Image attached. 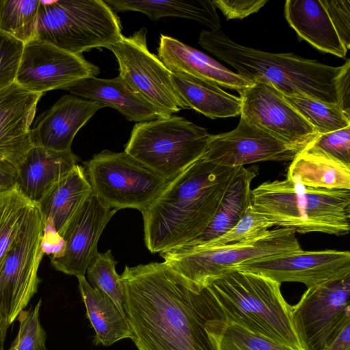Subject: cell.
Masks as SVG:
<instances>
[{"label": "cell", "mask_w": 350, "mask_h": 350, "mask_svg": "<svg viewBox=\"0 0 350 350\" xmlns=\"http://www.w3.org/2000/svg\"><path fill=\"white\" fill-rule=\"evenodd\" d=\"M124 312L138 350H219L227 323L208 286L165 262L126 266Z\"/></svg>", "instance_id": "obj_1"}, {"label": "cell", "mask_w": 350, "mask_h": 350, "mask_svg": "<svg viewBox=\"0 0 350 350\" xmlns=\"http://www.w3.org/2000/svg\"><path fill=\"white\" fill-rule=\"evenodd\" d=\"M239 167L221 166L202 156L170 180L142 213L148 250L160 253L200 235Z\"/></svg>", "instance_id": "obj_2"}, {"label": "cell", "mask_w": 350, "mask_h": 350, "mask_svg": "<svg viewBox=\"0 0 350 350\" xmlns=\"http://www.w3.org/2000/svg\"><path fill=\"white\" fill-rule=\"evenodd\" d=\"M198 43L252 83H267L283 95H301L339 106L338 81L345 64L334 67L290 53L259 51L234 42L221 29L201 31Z\"/></svg>", "instance_id": "obj_3"}, {"label": "cell", "mask_w": 350, "mask_h": 350, "mask_svg": "<svg viewBox=\"0 0 350 350\" xmlns=\"http://www.w3.org/2000/svg\"><path fill=\"white\" fill-rule=\"evenodd\" d=\"M281 284L257 273L234 270L208 286L227 324L237 325L278 344L303 350L296 334L292 306Z\"/></svg>", "instance_id": "obj_4"}, {"label": "cell", "mask_w": 350, "mask_h": 350, "mask_svg": "<svg viewBox=\"0 0 350 350\" xmlns=\"http://www.w3.org/2000/svg\"><path fill=\"white\" fill-rule=\"evenodd\" d=\"M254 208L274 226L306 234L343 236L350 230V190L312 188L288 179L252 191Z\"/></svg>", "instance_id": "obj_5"}, {"label": "cell", "mask_w": 350, "mask_h": 350, "mask_svg": "<svg viewBox=\"0 0 350 350\" xmlns=\"http://www.w3.org/2000/svg\"><path fill=\"white\" fill-rule=\"evenodd\" d=\"M104 0H40L36 38L75 54L106 48L122 36Z\"/></svg>", "instance_id": "obj_6"}, {"label": "cell", "mask_w": 350, "mask_h": 350, "mask_svg": "<svg viewBox=\"0 0 350 350\" xmlns=\"http://www.w3.org/2000/svg\"><path fill=\"white\" fill-rule=\"evenodd\" d=\"M301 250L293 230L277 228L246 241L217 247L184 245L159 254L173 270L203 288L243 262Z\"/></svg>", "instance_id": "obj_7"}, {"label": "cell", "mask_w": 350, "mask_h": 350, "mask_svg": "<svg viewBox=\"0 0 350 350\" xmlns=\"http://www.w3.org/2000/svg\"><path fill=\"white\" fill-rule=\"evenodd\" d=\"M177 116L136 123L124 152L170 181L200 158L212 137Z\"/></svg>", "instance_id": "obj_8"}, {"label": "cell", "mask_w": 350, "mask_h": 350, "mask_svg": "<svg viewBox=\"0 0 350 350\" xmlns=\"http://www.w3.org/2000/svg\"><path fill=\"white\" fill-rule=\"evenodd\" d=\"M83 167L93 193L117 211L129 208L142 213L170 182L124 151L104 150Z\"/></svg>", "instance_id": "obj_9"}, {"label": "cell", "mask_w": 350, "mask_h": 350, "mask_svg": "<svg viewBox=\"0 0 350 350\" xmlns=\"http://www.w3.org/2000/svg\"><path fill=\"white\" fill-rule=\"evenodd\" d=\"M147 29L141 28L107 48L116 58L119 76L159 118H168L187 109L172 80V72L147 46Z\"/></svg>", "instance_id": "obj_10"}, {"label": "cell", "mask_w": 350, "mask_h": 350, "mask_svg": "<svg viewBox=\"0 0 350 350\" xmlns=\"http://www.w3.org/2000/svg\"><path fill=\"white\" fill-rule=\"evenodd\" d=\"M43 234L42 216L34 204L0 265V312L10 325L38 291Z\"/></svg>", "instance_id": "obj_11"}, {"label": "cell", "mask_w": 350, "mask_h": 350, "mask_svg": "<svg viewBox=\"0 0 350 350\" xmlns=\"http://www.w3.org/2000/svg\"><path fill=\"white\" fill-rule=\"evenodd\" d=\"M350 275L308 288L292 306L294 327L303 350H327L350 323Z\"/></svg>", "instance_id": "obj_12"}, {"label": "cell", "mask_w": 350, "mask_h": 350, "mask_svg": "<svg viewBox=\"0 0 350 350\" xmlns=\"http://www.w3.org/2000/svg\"><path fill=\"white\" fill-rule=\"evenodd\" d=\"M99 68L75 54L34 38L24 44L15 83L38 94L66 90L77 81L96 77Z\"/></svg>", "instance_id": "obj_13"}, {"label": "cell", "mask_w": 350, "mask_h": 350, "mask_svg": "<svg viewBox=\"0 0 350 350\" xmlns=\"http://www.w3.org/2000/svg\"><path fill=\"white\" fill-rule=\"evenodd\" d=\"M239 93L241 117L278 139L303 151L318 135L271 84L256 81Z\"/></svg>", "instance_id": "obj_14"}, {"label": "cell", "mask_w": 350, "mask_h": 350, "mask_svg": "<svg viewBox=\"0 0 350 350\" xmlns=\"http://www.w3.org/2000/svg\"><path fill=\"white\" fill-rule=\"evenodd\" d=\"M267 277L279 283L301 282L308 288L350 275V252L300 250L241 263L235 270Z\"/></svg>", "instance_id": "obj_15"}, {"label": "cell", "mask_w": 350, "mask_h": 350, "mask_svg": "<svg viewBox=\"0 0 350 350\" xmlns=\"http://www.w3.org/2000/svg\"><path fill=\"white\" fill-rule=\"evenodd\" d=\"M301 152L241 117L232 131L212 135L202 157L221 166L239 167L260 161H291Z\"/></svg>", "instance_id": "obj_16"}, {"label": "cell", "mask_w": 350, "mask_h": 350, "mask_svg": "<svg viewBox=\"0 0 350 350\" xmlns=\"http://www.w3.org/2000/svg\"><path fill=\"white\" fill-rule=\"evenodd\" d=\"M116 212L92 191L62 234L64 245L59 254L51 256L52 266L67 275L85 276L98 253L99 238Z\"/></svg>", "instance_id": "obj_17"}, {"label": "cell", "mask_w": 350, "mask_h": 350, "mask_svg": "<svg viewBox=\"0 0 350 350\" xmlns=\"http://www.w3.org/2000/svg\"><path fill=\"white\" fill-rule=\"evenodd\" d=\"M42 95L16 83L0 90V156L16 167L33 146L30 127Z\"/></svg>", "instance_id": "obj_18"}, {"label": "cell", "mask_w": 350, "mask_h": 350, "mask_svg": "<svg viewBox=\"0 0 350 350\" xmlns=\"http://www.w3.org/2000/svg\"><path fill=\"white\" fill-rule=\"evenodd\" d=\"M96 101L66 94L44 111L31 129L33 146L58 152L71 150L75 136L100 109Z\"/></svg>", "instance_id": "obj_19"}, {"label": "cell", "mask_w": 350, "mask_h": 350, "mask_svg": "<svg viewBox=\"0 0 350 350\" xmlns=\"http://www.w3.org/2000/svg\"><path fill=\"white\" fill-rule=\"evenodd\" d=\"M157 51L158 57L172 73H183L206 79L238 92L253 83L174 38L161 35Z\"/></svg>", "instance_id": "obj_20"}, {"label": "cell", "mask_w": 350, "mask_h": 350, "mask_svg": "<svg viewBox=\"0 0 350 350\" xmlns=\"http://www.w3.org/2000/svg\"><path fill=\"white\" fill-rule=\"evenodd\" d=\"M92 189L85 168L79 164L55 183L36 204L41 213L44 230H53L61 237Z\"/></svg>", "instance_id": "obj_21"}, {"label": "cell", "mask_w": 350, "mask_h": 350, "mask_svg": "<svg viewBox=\"0 0 350 350\" xmlns=\"http://www.w3.org/2000/svg\"><path fill=\"white\" fill-rule=\"evenodd\" d=\"M72 150L58 152L33 146L16 167V185L38 204L49 188L78 164Z\"/></svg>", "instance_id": "obj_22"}, {"label": "cell", "mask_w": 350, "mask_h": 350, "mask_svg": "<svg viewBox=\"0 0 350 350\" xmlns=\"http://www.w3.org/2000/svg\"><path fill=\"white\" fill-rule=\"evenodd\" d=\"M72 95L98 102L118 111L127 120L143 122L160 118L155 110L136 94L118 75L113 79H83L66 89Z\"/></svg>", "instance_id": "obj_23"}, {"label": "cell", "mask_w": 350, "mask_h": 350, "mask_svg": "<svg viewBox=\"0 0 350 350\" xmlns=\"http://www.w3.org/2000/svg\"><path fill=\"white\" fill-rule=\"evenodd\" d=\"M284 15L301 40L322 52L345 57L347 51L320 0H287Z\"/></svg>", "instance_id": "obj_24"}, {"label": "cell", "mask_w": 350, "mask_h": 350, "mask_svg": "<svg viewBox=\"0 0 350 350\" xmlns=\"http://www.w3.org/2000/svg\"><path fill=\"white\" fill-rule=\"evenodd\" d=\"M172 80L187 109L212 119L234 117L241 113L240 98L225 92L213 82L183 73H172Z\"/></svg>", "instance_id": "obj_25"}, {"label": "cell", "mask_w": 350, "mask_h": 350, "mask_svg": "<svg viewBox=\"0 0 350 350\" xmlns=\"http://www.w3.org/2000/svg\"><path fill=\"white\" fill-rule=\"evenodd\" d=\"M256 172L253 167H239L208 226L200 235L185 245L206 243L225 234L241 219L252 205L251 185Z\"/></svg>", "instance_id": "obj_26"}, {"label": "cell", "mask_w": 350, "mask_h": 350, "mask_svg": "<svg viewBox=\"0 0 350 350\" xmlns=\"http://www.w3.org/2000/svg\"><path fill=\"white\" fill-rule=\"evenodd\" d=\"M77 278L86 317L95 332L94 343L108 347L122 339H131V332L125 314L113 300L103 291L92 287L85 276Z\"/></svg>", "instance_id": "obj_27"}, {"label": "cell", "mask_w": 350, "mask_h": 350, "mask_svg": "<svg viewBox=\"0 0 350 350\" xmlns=\"http://www.w3.org/2000/svg\"><path fill=\"white\" fill-rule=\"evenodd\" d=\"M115 12L133 11L152 21L164 17L193 20L212 31L220 30L221 23L211 0H104Z\"/></svg>", "instance_id": "obj_28"}, {"label": "cell", "mask_w": 350, "mask_h": 350, "mask_svg": "<svg viewBox=\"0 0 350 350\" xmlns=\"http://www.w3.org/2000/svg\"><path fill=\"white\" fill-rule=\"evenodd\" d=\"M286 178L312 188L350 190V165L301 151L291 161Z\"/></svg>", "instance_id": "obj_29"}, {"label": "cell", "mask_w": 350, "mask_h": 350, "mask_svg": "<svg viewBox=\"0 0 350 350\" xmlns=\"http://www.w3.org/2000/svg\"><path fill=\"white\" fill-rule=\"evenodd\" d=\"M34 204L16 185L0 192V265L23 230Z\"/></svg>", "instance_id": "obj_30"}, {"label": "cell", "mask_w": 350, "mask_h": 350, "mask_svg": "<svg viewBox=\"0 0 350 350\" xmlns=\"http://www.w3.org/2000/svg\"><path fill=\"white\" fill-rule=\"evenodd\" d=\"M40 0H0V31L23 44L36 38Z\"/></svg>", "instance_id": "obj_31"}, {"label": "cell", "mask_w": 350, "mask_h": 350, "mask_svg": "<svg viewBox=\"0 0 350 350\" xmlns=\"http://www.w3.org/2000/svg\"><path fill=\"white\" fill-rule=\"evenodd\" d=\"M283 96L314 128L318 135L350 126V117L338 105L327 103L301 95Z\"/></svg>", "instance_id": "obj_32"}, {"label": "cell", "mask_w": 350, "mask_h": 350, "mask_svg": "<svg viewBox=\"0 0 350 350\" xmlns=\"http://www.w3.org/2000/svg\"><path fill=\"white\" fill-rule=\"evenodd\" d=\"M117 263L111 250L98 252L88 265L86 273L89 284L105 293L124 314V287L120 275L116 271Z\"/></svg>", "instance_id": "obj_33"}, {"label": "cell", "mask_w": 350, "mask_h": 350, "mask_svg": "<svg viewBox=\"0 0 350 350\" xmlns=\"http://www.w3.org/2000/svg\"><path fill=\"white\" fill-rule=\"evenodd\" d=\"M273 226L270 220L251 205L241 219L230 230L214 240L197 246L217 247L246 241L265 234L270 227Z\"/></svg>", "instance_id": "obj_34"}, {"label": "cell", "mask_w": 350, "mask_h": 350, "mask_svg": "<svg viewBox=\"0 0 350 350\" xmlns=\"http://www.w3.org/2000/svg\"><path fill=\"white\" fill-rule=\"evenodd\" d=\"M41 299L33 307L22 310L17 317L19 329L9 350H46V332L40 324Z\"/></svg>", "instance_id": "obj_35"}, {"label": "cell", "mask_w": 350, "mask_h": 350, "mask_svg": "<svg viewBox=\"0 0 350 350\" xmlns=\"http://www.w3.org/2000/svg\"><path fill=\"white\" fill-rule=\"evenodd\" d=\"M303 151L350 165V126L318 135Z\"/></svg>", "instance_id": "obj_36"}, {"label": "cell", "mask_w": 350, "mask_h": 350, "mask_svg": "<svg viewBox=\"0 0 350 350\" xmlns=\"http://www.w3.org/2000/svg\"><path fill=\"white\" fill-rule=\"evenodd\" d=\"M219 350H294L254 334L237 325L226 324Z\"/></svg>", "instance_id": "obj_37"}, {"label": "cell", "mask_w": 350, "mask_h": 350, "mask_svg": "<svg viewBox=\"0 0 350 350\" xmlns=\"http://www.w3.org/2000/svg\"><path fill=\"white\" fill-rule=\"evenodd\" d=\"M23 46L0 31V90L15 83Z\"/></svg>", "instance_id": "obj_38"}, {"label": "cell", "mask_w": 350, "mask_h": 350, "mask_svg": "<svg viewBox=\"0 0 350 350\" xmlns=\"http://www.w3.org/2000/svg\"><path fill=\"white\" fill-rule=\"evenodd\" d=\"M338 37L347 51L350 47V1L321 0Z\"/></svg>", "instance_id": "obj_39"}, {"label": "cell", "mask_w": 350, "mask_h": 350, "mask_svg": "<svg viewBox=\"0 0 350 350\" xmlns=\"http://www.w3.org/2000/svg\"><path fill=\"white\" fill-rule=\"evenodd\" d=\"M213 5L219 9L227 20L242 19L256 13L267 0H211Z\"/></svg>", "instance_id": "obj_40"}, {"label": "cell", "mask_w": 350, "mask_h": 350, "mask_svg": "<svg viewBox=\"0 0 350 350\" xmlns=\"http://www.w3.org/2000/svg\"><path fill=\"white\" fill-rule=\"evenodd\" d=\"M345 66L338 81L339 107L350 117V60L347 59Z\"/></svg>", "instance_id": "obj_41"}, {"label": "cell", "mask_w": 350, "mask_h": 350, "mask_svg": "<svg viewBox=\"0 0 350 350\" xmlns=\"http://www.w3.org/2000/svg\"><path fill=\"white\" fill-rule=\"evenodd\" d=\"M17 168L10 161L0 156V192L16 185Z\"/></svg>", "instance_id": "obj_42"}, {"label": "cell", "mask_w": 350, "mask_h": 350, "mask_svg": "<svg viewBox=\"0 0 350 350\" xmlns=\"http://www.w3.org/2000/svg\"><path fill=\"white\" fill-rule=\"evenodd\" d=\"M327 350H350V323L342 328Z\"/></svg>", "instance_id": "obj_43"}, {"label": "cell", "mask_w": 350, "mask_h": 350, "mask_svg": "<svg viewBox=\"0 0 350 350\" xmlns=\"http://www.w3.org/2000/svg\"><path fill=\"white\" fill-rule=\"evenodd\" d=\"M9 326L6 317L0 312V350H4V342Z\"/></svg>", "instance_id": "obj_44"}]
</instances>
